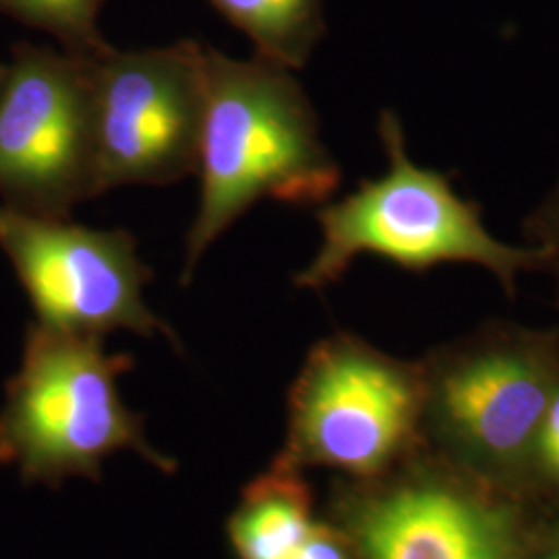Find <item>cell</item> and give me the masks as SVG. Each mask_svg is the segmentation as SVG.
Returning <instances> with one entry per match:
<instances>
[{
  "mask_svg": "<svg viewBox=\"0 0 559 559\" xmlns=\"http://www.w3.org/2000/svg\"><path fill=\"white\" fill-rule=\"evenodd\" d=\"M419 359H399L350 332L320 340L288 392L278 459L373 479L423 448Z\"/></svg>",
  "mask_w": 559,
  "mask_h": 559,
  "instance_id": "8992f818",
  "label": "cell"
},
{
  "mask_svg": "<svg viewBox=\"0 0 559 559\" xmlns=\"http://www.w3.org/2000/svg\"><path fill=\"white\" fill-rule=\"evenodd\" d=\"M519 496L551 531H559V392L540 423Z\"/></svg>",
  "mask_w": 559,
  "mask_h": 559,
  "instance_id": "4fadbf2b",
  "label": "cell"
},
{
  "mask_svg": "<svg viewBox=\"0 0 559 559\" xmlns=\"http://www.w3.org/2000/svg\"><path fill=\"white\" fill-rule=\"evenodd\" d=\"M203 78L200 210L187 235L182 284L214 240L258 201L323 205L342 179L316 108L290 69L205 48Z\"/></svg>",
  "mask_w": 559,
  "mask_h": 559,
  "instance_id": "6da1fadb",
  "label": "cell"
},
{
  "mask_svg": "<svg viewBox=\"0 0 559 559\" xmlns=\"http://www.w3.org/2000/svg\"><path fill=\"white\" fill-rule=\"evenodd\" d=\"M323 519L355 559H537L551 543L519 496L425 448L380 477L336 480Z\"/></svg>",
  "mask_w": 559,
  "mask_h": 559,
  "instance_id": "5b68a950",
  "label": "cell"
},
{
  "mask_svg": "<svg viewBox=\"0 0 559 559\" xmlns=\"http://www.w3.org/2000/svg\"><path fill=\"white\" fill-rule=\"evenodd\" d=\"M537 559H559V539H551V543L540 551Z\"/></svg>",
  "mask_w": 559,
  "mask_h": 559,
  "instance_id": "2e32d148",
  "label": "cell"
},
{
  "mask_svg": "<svg viewBox=\"0 0 559 559\" xmlns=\"http://www.w3.org/2000/svg\"><path fill=\"white\" fill-rule=\"evenodd\" d=\"M378 131L388 170L360 182L350 195L320 205V251L295 276L299 288L336 284L360 255H378L415 274L443 263L479 265L500 280L508 297L516 293L522 272H540L537 247L496 239L479 207L462 200L445 175L413 162L396 112L383 110Z\"/></svg>",
  "mask_w": 559,
  "mask_h": 559,
  "instance_id": "3957f363",
  "label": "cell"
},
{
  "mask_svg": "<svg viewBox=\"0 0 559 559\" xmlns=\"http://www.w3.org/2000/svg\"><path fill=\"white\" fill-rule=\"evenodd\" d=\"M524 235L539 249L543 255L540 272L554 280L559 305V177L549 195L524 224Z\"/></svg>",
  "mask_w": 559,
  "mask_h": 559,
  "instance_id": "5bb4252c",
  "label": "cell"
},
{
  "mask_svg": "<svg viewBox=\"0 0 559 559\" xmlns=\"http://www.w3.org/2000/svg\"><path fill=\"white\" fill-rule=\"evenodd\" d=\"M102 4L104 0H0V15L50 34L73 57L94 59L110 48L98 29Z\"/></svg>",
  "mask_w": 559,
  "mask_h": 559,
  "instance_id": "7c38bea8",
  "label": "cell"
},
{
  "mask_svg": "<svg viewBox=\"0 0 559 559\" xmlns=\"http://www.w3.org/2000/svg\"><path fill=\"white\" fill-rule=\"evenodd\" d=\"M290 559H355L342 531L320 516Z\"/></svg>",
  "mask_w": 559,
  "mask_h": 559,
  "instance_id": "9a60e30c",
  "label": "cell"
},
{
  "mask_svg": "<svg viewBox=\"0 0 559 559\" xmlns=\"http://www.w3.org/2000/svg\"><path fill=\"white\" fill-rule=\"evenodd\" d=\"M4 78H7V64H4V62H0V90H2Z\"/></svg>",
  "mask_w": 559,
  "mask_h": 559,
  "instance_id": "e0dca14e",
  "label": "cell"
},
{
  "mask_svg": "<svg viewBox=\"0 0 559 559\" xmlns=\"http://www.w3.org/2000/svg\"><path fill=\"white\" fill-rule=\"evenodd\" d=\"M205 46L180 40L90 60L98 195L122 185H173L198 175Z\"/></svg>",
  "mask_w": 559,
  "mask_h": 559,
  "instance_id": "52a82bcc",
  "label": "cell"
},
{
  "mask_svg": "<svg viewBox=\"0 0 559 559\" xmlns=\"http://www.w3.org/2000/svg\"><path fill=\"white\" fill-rule=\"evenodd\" d=\"M98 195L90 60L15 44L0 90V200L64 221Z\"/></svg>",
  "mask_w": 559,
  "mask_h": 559,
  "instance_id": "ba28073f",
  "label": "cell"
},
{
  "mask_svg": "<svg viewBox=\"0 0 559 559\" xmlns=\"http://www.w3.org/2000/svg\"><path fill=\"white\" fill-rule=\"evenodd\" d=\"M551 539H559V531H551Z\"/></svg>",
  "mask_w": 559,
  "mask_h": 559,
  "instance_id": "ac0fdd59",
  "label": "cell"
},
{
  "mask_svg": "<svg viewBox=\"0 0 559 559\" xmlns=\"http://www.w3.org/2000/svg\"><path fill=\"white\" fill-rule=\"evenodd\" d=\"M0 249L34 305L38 323L83 336L127 330L145 338L177 334L145 305L154 272L127 230H94L0 205Z\"/></svg>",
  "mask_w": 559,
  "mask_h": 559,
  "instance_id": "9c48e42d",
  "label": "cell"
},
{
  "mask_svg": "<svg viewBox=\"0 0 559 559\" xmlns=\"http://www.w3.org/2000/svg\"><path fill=\"white\" fill-rule=\"evenodd\" d=\"M131 369L133 357L106 353L100 336L32 323L0 408V464L57 487L98 479L104 460L135 452L173 475L177 462L150 443L143 419L120 399L119 378Z\"/></svg>",
  "mask_w": 559,
  "mask_h": 559,
  "instance_id": "277c9868",
  "label": "cell"
},
{
  "mask_svg": "<svg viewBox=\"0 0 559 559\" xmlns=\"http://www.w3.org/2000/svg\"><path fill=\"white\" fill-rule=\"evenodd\" d=\"M423 448L519 496L559 392V330L491 320L419 359ZM520 498V496H519Z\"/></svg>",
  "mask_w": 559,
  "mask_h": 559,
  "instance_id": "7a4b0ae2",
  "label": "cell"
},
{
  "mask_svg": "<svg viewBox=\"0 0 559 559\" xmlns=\"http://www.w3.org/2000/svg\"><path fill=\"white\" fill-rule=\"evenodd\" d=\"M255 46V57L302 69L325 34L323 0H207Z\"/></svg>",
  "mask_w": 559,
  "mask_h": 559,
  "instance_id": "8fae6325",
  "label": "cell"
},
{
  "mask_svg": "<svg viewBox=\"0 0 559 559\" xmlns=\"http://www.w3.org/2000/svg\"><path fill=\"white\" fill-rule=\"evenodd\" d=\"M318 519L305 471L276 456L245 487L228 539L237 559H290Z\"/></svg>",
  "mask_w": 559,
  "mask_h": 559,
  "instance_id": "30bf717a",
  "label": "cell"
}]
</instances>
